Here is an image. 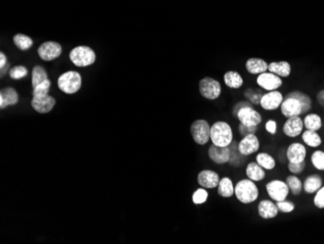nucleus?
Listing matches in <instances>:
<instances>
[{
  "instance_id": "nucleus-1",
  "label": "nucleus",
  "mask_w": 324,
  "mask_h": 244,
  "mask_svg": "<svg viewBox=\"0 0 324 244\" xmlns=\"http://www.w3.org/2000/svg\"><path fill=\"white\" fill-rule=\"evenodd\" d=\"M211 140L216 146H229L233 140L231 126L225 122H215L211 126Z\"/></svg>"
},
{
  "instance_id": "nucleus-2",
  "label": "nucleus",
  "mask_w": 324,
  "mask_h": 244,
  "mask_svg": "<svg viewBox=\"0 0 324 244\" xmlns=\"http://www.w3.org/2000/svg\"><path fill=\"white\" fill-rule=\"evenodd\" d=\"M235 196L237 200L242 203H252L258 198L257 186L251 179H243L235 186Z\"/></svg>"
},
{
  "instance_id": "nucleus-3",
  "label": "nucleus",
  "mask_w": 324,
  "mask_h": 244,
  "mask_svg": "<svg viewBox=\"0 0 324 244\" xmlns=\"http://www.w3.org/2000/svg\"><path fill=\"white\" fill-rule=\"evenodd\" d=\"M58 87L66 94H73L80 91L82 87V76L77 71H66L58 79Z\"/></svg>"
},
{
  "instance_id": "nucleus-4",
  "label": "nucleus",
  "mask_w": 324,
  "mask_h": 244,
  "mask_svg": "<svg viewBox=\"0 0 324 244\" xmlns=\"http://www.w3.org/2000/svg\"><path fill=\"white\" fill-rule=\"evenodd\" d=\"M69 59L76 66L86 67L95 62L96 55L89 46H78L71 50Z\"/></svg>"
},
{
  "instance_id": "nucleus-5",
  "label": "nucleus",
  "mask_w": 324,
  "mask_h": 244,
  "mask_svg": "<svg viewBox=\"0 0 324 244\" xmlns=\"http://www.w3.org/2000/svg\"><path fill=\"white\" fill-rule=\"evenodd\" d=\"M190 132L193 140L199 145H205L211 139V126L206 120L200 119L192 122Z\"/></svg>"
},
{
  "instance_id": "nucleus-6",
  "label": "nucleus",
  "mask_w": 324,
  "mask_h": 244,
  "mask_svg": "<svg viewBox=\"0 0 324 244\" xmlns=\"http://www.w3.org/2000/svg\"><path fill=\"white\" fill-rule=\"evenodd\" d=\"M199 92L207 99L215 100L218 98L221 93V86L216 79L205 77L199 82Z\"/></svg>"
},
{
  "instance_id": "nucleus-7",
  "label": "nucleus",
  "mask_w": 324,
  "mask_h": 244,
  "mask_svg": "<svg viewBox=\"0 0 324 244\" xmlns=\"http://www.w3.org/2000/svg\"><path fill=\"white\" fill-rule=\"evenodd\" d=\"M37 53L40 59L43 61H54L60 57L62 53V47L56 41H46L40 45Z\"/></svg>"
},
{
  "instance_id": "nucleus-8",
  "label": "nucleus",
  "mask_w": 324,
  "mask_h": 244,
  "mask_svg": "<svg viewBox=\"0 0 324 244\" xmlns=\"http://www.w3.org/2000/svg\"><path fill=\"white\" fill-rule=\"evenodd\" d=\"M266 190L268 195L276 202L285 201L289 193V188L288 184L281 180H273L266 185Z\"/></svg>"
},
{
  "instance_id": "nucleus-9",
  "label": "nucleus",
  "mask_w": 324,
  "mask_h": 244,
  "mask_svg": "<svg viewBox=\"0 0 324 244\" xmlns=\"http://www.w3.org/2000/svg\"><path fill=\"white\" fill-rule=\"evenodd\" d=\"M236 117L238 118L241 123L249 126L258 125L262 121L261 115L257 111H255L252 106H245L241 108L237 113Z\"/></svg>"
},
{
  "instance_id": "nucleus-10",
  "label": "nucleus",
  "mask_w": 324,
  "mask_h": 244,
  "mask_svg": "<svg viewBox=\"0 0 324 244\" xmlns=\"http://www.w3.org/2000/svg\"><path fill=\"white\" fill-rule=\"evenodd\" d=\"M256 82L261 88L269 92L276 91L283 85L281 77L272 72H263L259 74L256 79Z\"/></svg>"
},
{
  "instance_id": "nucleus-11",
  "label": "nucleus",
  "mask_w": 324,
  "mask_h": 244,
  "mask_svg": "<svg viewBox=\"0 0 324 244\" xmlns=\"http://www.w3.org/2000/svg\"><path fill=\"white\" fill-rule=\"evenodd\" d=\"M281 111L285 117L290 118L303 114V105L295 97L287 96V98L281 104Z\"/></svg>"
},
{
  "instance_id": "nucleus-12",
  "label": "nucleus",
  "mask_w": 324,
  "mask_h": 244,
  "mask_svg": "<svg viewBox=\"0 0 324 244\" xmlns=\"http://www.w3.org/2000/svg\"><path fill=\"white\" fill-rule=\"evenodd\" d=\"M55 105H56V99L49 94L40 97L33 96L31 99L32 108L40 114H46L51 112L54 109Z\"/></svg>"
},
{
  "instance_id": "nucleus-13",
  "label": "nucleus",
  "mask_w": 324,
  "mask_h": 244,
  "mask_svg": "<svg viewBox=\"0 0 324 244\" xmlns=\"http://www.w3.org/2000/svg\"><path fill=\"white\" fill-rule=\"evenodd\" d=\"M238 149L243 156H249L256 152L259 149V140L257 136L254 133L244 136L238 145Z\"/></svg>"
},
{
  "instance_id": "nucleus-14",
  "label": "nucleus",
  "mask_w": 324,
  "mask_h": 244,
  "mask_svg": "<svg viewBox=\"0 0 324 244\" xmlns=\"http://www.w3.org/2000/svg\"><path fill=\"white\" fill-rule=\"evenodd\" d=\"M208 154H209L210 159L214 163H216L217 164H223L230 161L231 150L228 146L220 147V146H216V145L213 144L209 148Z\"/></svg>"
},
{
  "instance_id": "nucleus-15",
  "label": "nucleus",
  "mask_w": 324,
  "mask_h": 244,
  "mask_svg": "<svg viewBox=\"0 0 324 244\" xmlns=\"http://www.w3.org/2000/svg\"><path fill=\"white\" fill-rule=\"evenodd\" d=\"M284 101V97L282 92L278 91H271V92L265 93L262 95L261 100H260V105L263 109L268 110V111H273L278 109L282 102Z\"/></svg>"
},
{
  "instance_id": "nucleus-16",
  "label": "nucleus",
  "mask_w": 324,
  "mask_h": 244,
  "mask_svg": "<svg viewBox=\"0 0 324 244\" xmlns=\"http://www.w3.org/2000/svg\"><path fill=\"white\" fill-rule=\"evenodd\" d=\"M220 178L218 174L213 170H202L199 172L197 176V182L198 184L203 187V188H208V189H214L216 188L219 184Z\"/></svg>"
},
{
  "instance_id": "nucleus-17",
  "label": "nucleus",
  "mask_w": 324,
  "mask_h": 244,
  "mask_svg": "<svg viewBox=\"0 0 324 244\" xmlns=\"http://www.w3.org/2000/svg\"><path fill=\"white\" fill-rule=\"evenodd\" d=\"M303 126H304V122L299 116L290 117L288 119L287 122H285L283 130L286 135L289 137H296L302 132Z\"/></svg>"
},
{
  "instance_id": "nucleus-18",
  "label": "nucleus",
  "mask_w": 324,
  "mask_h": 244,
  "mask_svg": "<svg viewBox=\"0 0 324 244\" xmlns=\"http://www.w3.org/2000/svg\"><path fill=\"white\" fill-rule=\"evenodd\" d=\"M19 102V94L12 87H7L0 92V108L4 109L8 106L16 105Z\"/></svg>"
},
{
  "instance_id": "nucleus-19",
  "label": "nucleus",
  "mask_w": 324,
  "mask_h": 244,
  "mask_svg": "<svg viewBox=\"0 0 324 244\" xmlns=\"http://www.w3.org/2000/svg\"><path fill=\"white\" fill-rule=\"evenodd\" d=\"M306 148L301 143H292L289 145L287 151V157L289 163H299L305 161L306 158Z\"/></svg>"
},
{
  "instance_id": "nucleus-20",
  "label": "nucleus",
  "mask_w": 324,
  "mask_h": 244,
  "mask_svg": "<svg viewBox=\"0 0 324 244\" xmlns=\"http://www.w3.org/2000/svg\"><path fill=\"white\" fill-rule=\"evenodd\" d=\"M268 71L280 77H288L291 73V66L288 61H273L268 65Z\"/></svg>"
},
{
  "instance_id": "nucleus-21",
  "label": "nucleus",
  "mask_w": 324,
  "mask_h": 244,
  "mask_svg": "<svg viewBox=\"0 0 324 244\" xmlns=\"http://www.w3.org/2000/svg\"><path fill=\"white\" fill-rule=\"evenodd\" d=\"M279 212L277 205L271 201H261L258 204V214L263 219L275 218Z\"/></svg>"
},
{
  "instance_id": "nucleus-22",
  "label": "nucleus",
  "mask_w": 324,
  "mask_h": 244,
  "mask_svg": "<svg viewBox=\"0 0 324 244\" xmlns=\"http://www.w3.org/2000/svg\"><path fill=\"white\" fill-rule=\"evenodd\" d=\"M268 65L262 59L252 58L246 62V69L251 74H261L268 70Z\"/></svg>"
},
{
  "instance_id": "nucleus-23",
  "label": "nucleus",
  "mask_w": 324,
  "mask_h": 244,
  "mask_svg": "<svg viewBox=\"0 0 324 244\" xmlns=\"http://www.w3.org/2000/svg\"><path fill=\"white\" fill-rule=\"evenodd\" d=\"M246 173L249 179L252 181H260L265 177L264 168L257 163H250L246 168Z\"/></svg>"
},
{
  "instance_id": "nucleus-24",
  "label": "nucleus",
  "mask_w": 324,
  "mask_h": 244,
  "mask_svg": "<svg viewBox=\"0 0 324 244\" xmlns=\"http://www.w3.org/2000/svg\"><path fill=\"white\" fill-rule=\"evenodd\" d=\"M223 79H224L225 85L231 89H239L244 84V80H243L241 74L234 70L227 71L224 74Z\"/></svg>"
},
{
  "instance_id": "nucleus-25",
  "label": "nucleus",
  "mask_w": 324,
  "mask_h": 244,
  "mask_svg": "<svg viewBox=\"0 0 324 244\" xmlns=\"http://www.w3.org/2000/svg\"><path fill=\"white\" fill-rule=\"evenodd\" d=\"M217 193L222 198H231L235 194V187L230 178L223 177L217 186Z\"/></svg>"
},
{
  "instance_id": "nucleus-26",
  "label": "nucleus",
  "mask_w": 324,
  "mask_h": 244,
  "mask_svg": "<svg viewBox=\"0 0 324 244\" xmlns=\"http://www.w3.org/2000/svg\"><path fill=\"white\" fill-rule=\"evenodd\" d=\"M323 186V179L318 174H313L309 176L305 183H304V190L308 194H314L318 192Z\"/></svg>"
},
{
  "instance_id": "nucleus-27",
  "label": "nucleus",
  "mask_w": 324,
  "mask_h": 244,
  "mask_svg": "<svg viewBox=\"0 0 324 244\" xmlns=\"http://www.w3.org/2000/svg\"><path fill=\"white\" fill-rule=\"evenodd\" d=\"M13 42L16 45V47L22 51H28L33 45V40L30 36L24 34V33H17L13 37Z\"/></svg>"
},
{
  "instance_id": "nucleus-28",
  "label": "nucleus",
  "mask_w": 324,
  "mask_h": 244,
  "mask_svg": "<svg viewBox=\"0 0 324 244\" xmlns=\"http://www.w3.org/2000/svg\"><path fill=\"white\" fill-rule=\"evenodd\" d=\"M48 79V73L46 71V69L40 65H36L33 67L32 69V79H31V83H32V87H36L39 84L43 83L44 81H46Z\"/></svg>"
},
{
  "instance_id": "nucleus-29",
  "label": "nucleus",
  "mask_w": 324,
  "mask_h": 244,
  "mask_svg": "<svg viewBox=\"0 0 324 244\" xmlns=\"http://www.w3.org/2000/svg\"><path fill=\"white\" fill-rule=\"evenodd\" d=\"M303 141L310 147H319L322 144V138L315 130H309L307 129L302 134Z\"/></svg>"
},
{
  "instance_id": "nucleus-30",
  "label": "nucleus",
  "mask_w": 324,
  "mask_h": 244,
  "mask_svg": "<svg viewBox=\"0 0 324 244\" xmlns=\"http://www.w3.org/2000/svg\"><path fill=\"white\" fill-rule=\"evenodd\" d=\"M323 125L322 118L317 114H309L304 119V126L309 130H319Z\"/></svg>"
},
{
  "instance_id": "nucleus-31",
  "label": "nucleus",
  "mask_w": 324,
  "mask_h": 244,
  "mask_svg": "<svg viewBox=\"0 0 324 244\" xmlns=\"http://www.w3.org/2000/svg\"><path fill=\"white\" fill-rule=\"evenodd\" d=\"M256 163L264 169H273L276 166V162L272 156L267 153H260L256 156Z\"/></svg>"
},
{
  "instance_id": "nucleus-32",
  "label": "nucleus",
  "mask_w": 324,
  "mask_h": 244,
  "mask_svg": "<svg viewBox=\"0 0 324 244\" xmlns=\"http://www.w3.org/2000/svg\"><path fill=\"white\" fill-rule=\"evenodd\" d=\"M288 96H289V97H295V98H297L302 103V105H303V113L309 111L312 108V100H311V97L308 94L304 93V92H290V93L288 94Z\"/></svg>"
},
{
  "instance_id": "nucleus-33",
  "label": "nucleus",
  "mask_w": 324,
  "mask_h": 244,
  "mask_svg": "<svg viewBox=\"0 0 324 244\" xmlns=\"http://www.w3.org/2000/svg\"><path fill=\"white\" fill-rule=\"evenodd\" d=\"M286 183L288 184L289 191L294 195V196H299L301 194V191L303 189V185L301 180L296 177L294 175H290L287 178Z\"/></svg>"
},
{
  "instance_id": "nucleus-34",
  "label": "nucleus",
  "mask_w": 324,
  "mask_h": 244,
  "mask_svg": "<svg viewBox=\"0 0 324 244\" xmlns=\"http://www.w3.org/2000/svg\"><path fill=\"white\" fill-rule=\"evenodd\" d=\"M28 74H29V70L24 65H17L9 70V75L14 80H21L27 77Z\"/></svg>"
},
{
  "instance_id": "nucleus-35",
  "label": "nucleus",
  "mask_w": 324,
  "mask_h": 244,
  "mask_svg": "<svg viewBox=\"0 0 324 244\" xmlns=\"http://www.w3.org/2000/svg\"><path fill=\"white\" fill-rule=\"evenodd\" d=\"M51 81L49 79H47L46 81H44L43 83L39 84L38 86L34 87L33 88V92H32V94L33 96L35 97H40V96H44V95H47L49 94V92H50V89H51Z\"/></svg>"
},
{
  "instance_id": "nucleus-36",
  "label": "nucleus",
  "mask_w": 324,
  "mask_h": 244,
  "mask_svg": "<svg viewBox=\"0 0 324 244\" xmlns=\"http://www.w3.org/2000/svg\"><path fill=\"white\" fill-rule=\"evenodd\" d=\"M312 163L319 170H324V152L316 151L312 155Z\"/></svg>"
},
{
  "instance_id": "nucleus-37",
  "label": "nucleus",
  "mask_w": 324,
  "mask_h": 244,
  "mask_svg": "<svg viewBox=\"0 0 324 244\" xmlns=\"http://www.w3.org/2000/svg\"><path fill=\"white\" fill-rule=\"evenodd\" d=\"M208 193L204 189H198L192 195V202L195 204H202L208 200Z\"/></svg>"
},
{
  "instance_id": "nucleus-38",
  "label": "nucleus",
  "mask_w": 324,
  "mask_h": 244,
  "mask_svg": "<svg viewBox=\"0 0 324 244\" xmlns=\"http://www.w3.org/2000/svg\"><path fill=\"white\" fill-rule=\"evenodd\" d=\"M276 205H277L279 211H281L283 213H290L295 209L294 203L291 202H287L286 200L282 201V202H277Z\"/></svg>"
},
{
  "instance_id": "nucleus-39",
  "label": "nucleus",
  "mask_w": 324,
  "mask_h": 244,
  "mask_svg": "<svg viewBox=\"0 0 324 244\" xmlns=\"http://www.w3.org/2000/svg\"><path fill=\"white\" fill-rule=\"evenodd\" d=\"M314 203L318 208H324V187H322L318 192L314 199Z\"/></svg>"
},
{
  "instance_id": "nucleus-40",
  "label": "nucleus",
  "mask_w": 324,
  "mask_h": 244,
  "mask_svg": "<svg viewBox=\"0 0 324 244\" xmlns=\"http://www.w3.org/2000/svg\"><path fill=\"white\" fill-rule=\"evenodd\" d=\"M306 167V163L305 161L299 163H289L288 164V169L290 170V172H292L293 174H300L301 172H303V170Z\"/></svg>"
},
{
  "instance_id": "nucleus-41",
  "label": "nucleus",
  "mask_w": 324,
  "mask_h": 244,
  "mask_svg": "<svg viewBox=\"0 0 324 244\" xmlns=\"http://www.w3.org/2000/svg\"><path fill=\"white\" fill-rule=\"evenodd\" d=\"M256 130H257V125L249 126V125H246V124H243V123H240V125H239L240 134H242L243 136H246V135L251 134V133H255Z\"/></svg>"
},
{
  "instance_id": "nucleus-42",
  "label": "nucleus",
  "mask_w": 324,
  "mask_h": 244,
  "mask_svg": "<svg viewBox=\"0 0 324 244\" xmlns=\"http://www.w3.org/2000/svg\"><path fill=\"white\" fill-rule=\"evenodd\" d=\"M265 127L266 130H267L269 133H271V134H275L276 131H277V122H275V121L270 120V121H268V122H266Z\"/></svg>"
},
{
  "instance_id": "nucleus-43",
  "label": "nucleus",
  "mask_w": 324,
  "mask_h": 244,
  "mask_svg": "<svg viewBox=\"0 0 324 244\" xmlns=\"http://www.w3.org/2000/svg\"><path fill=\"white\" fill-rule=\"evenodd\" d=\"M245 106H251V104L248 103V102H245V101H241V102L237 103L235 106H234V108H233V114H234L235 116H237V113L239 112V110H240L241 108L245 107Z\"/></svg>"
},
{
  "instance_id": "nucleus-44",
  "label": "nucleus",
  "mask_w": 324,
  "mask_h": 244,
  "mask_svg": "<svg viewBox=\"0 0 324 244\" xmlns=\"http://www.w3.org/2000/svg\"><path fill=\"white\" fill-rule=\"evenodd\" d=\"M7 63L8 62H7V57H6V55L3 52H1L0 53V68H3Z\"/></svg>"
},
{
  "instance_id": "nucleus-45",
  "label": "nucleus",
  "mask_w": 324,
  "mask_h": 244,
  "mask_svg": "<svg viewBox=\"0 0 324 244\" xmlns=\"http://www.w3.org/2000/svg\"><path fill=\"white\" fill-rule=\"evenodd\" d=\"M318 100L320 102V104L324 107V90L321 91L318 93Z\"/></svg>"
},
{
  "instance_id": "nucleus-46",
  "label": "nucleus",
  "mask_w": 324,
  "mask_h": 244,
  "mask_svg": "<svg viewBox=\"0 0 324 244\" xmlns=\"http://www.w3.org/2000/svg\"><path fill=\"white\" fill-rule=\"evenodd\" d=\"M9 63H7L3 68H0V70H1V73H0V75H1V77H4V75H5V73L7 72V70H8V68H9Z\"/></svg>"
}]
</instances>
